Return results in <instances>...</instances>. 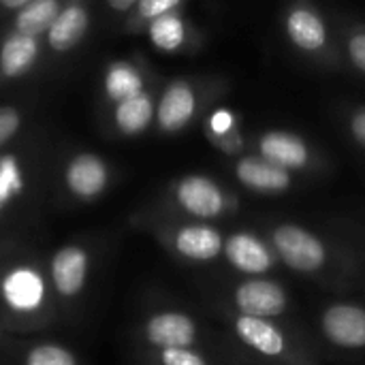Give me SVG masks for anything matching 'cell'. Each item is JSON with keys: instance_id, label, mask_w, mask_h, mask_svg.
Here are the masks:
<instances>
[{"instance_id": "cell-1", "label": "cell", "mask_w": 365, "mask_h": 365, "mask_svg": "<svg viewBox=\"0 0 365 365\" xmlns=\"http://www.w3.org/2000/svg\"><path fill=\"white\" fill-rule=\"evenodd\" d=\"M269 244L278 261L302 276H321L336 265L334 248L321 235L295 222L274 225Z\"/></svg>"}, {"instance_id": "cell-2", "label": "cell", "mask_w": 365, "mask_h": 365, "mask_svg": "<svg viewBox=\"0 0 365 365\" xmlns=\"http://www.w3.org/2000/svg\"><path fill=\"white\" fill-rule=\"evenodd\" d=\"M171 199L180 212L199 222L227 218L237 210V199L233 197V192L214 178L201 173L180 178L171 186Z\"/></svg>"}, {"instance_id": "cell-3", "label": "cell", "mask_w": 365, "mask_h": 365, "mask_svg": "<svg viewBox=\"0 0 365 365\" xmlns=\"http://www.w3.org/2000/svg\"><path fill=\"white\" fill-rule=\"evenodd\" d=\"M231 329L240 344L261 359L280 365H299L304 359L297 351V342H293L287 329L274 321L233 314Z\"/></svg>"}, {"instance_id": "cell-4", "label": "cell", "mask_w": 365, "mask_h": 365, "mask_svg": "<svg viewBox=\"0 0 365 365\" xmlns=\"http://www.w3.org/2000/svg\"><path fill=\"white\" fill-rule=\"evenodd\" d=\"M0 299L9 312L32 317L47 304V280L30 263H17L0 276Z\"/></svg>"}, {"instance_id": "cell-5", "label": "cell", "mask_w": 365, "mask_h": 365, "mask_svg": "<svg viewBox=\"0 0 365 365\" xmlns=\"http://www.w3.org/2000/svg\"><path fill=\"white\" fill-rule=\"evenodd\" d=\"M284 36L289 43L306 56H325L331 47V30L323 13L308 4H291L282 17Z\"/></svg>"}, {"instance_id": "cell-6", "label": "cell", "mask_w": 365, "mask_h": 365, "mask_svg": "<svg viewBox=\"0 0 365 365\" xmlns=\"http://www.w3.org/2000/svg\"><path fill=\"white\" fill-rule=\"evenodd\" d=\"M257 154L263 156L265 160L274 163L276 167L289 171V173H304L312 171L317 167V154L314 148L297 133L282 130V128H272L263 130L255 139Z\"/></svg>"}, {"instance_id": "cell-7", "label": "cell", "mask_w": 365, "mask_h": 365, "mask_svg": "<svg viewBox=\"0 0 365 365\" xmlns=\"http://www.w3.org/2000/svg\"><path fill=\"white\" fill-rule=\"evenodd\" d=\"M235 314L274 321L289 310L287 289L269 278H246L231 295Z\"/></svg>"}, {"instance_id": "cell-8", "label": "cell", "mask_w": 365, "mask_h": 365, "mask_svg": "<svg viewBox=\"0 0 365 365\" xmlns=\"http://www.w3.org/2000/svg\"><path fill=\"white\" fill-rule=\"evenodd\" d=\"M201 94L195 81L173 79L169 81L156 101V126L165 135L184 130L199 113Z\"/></svg>"}, {"instance_id": "cell-9", "label": "cell", "mask_w": 365, "mask_h": 365, "mask_svg": "<svg viewBox=\"0 0 365 365\" xmlns=\"http://www.w3.org/2000/svg\"><path fill=\"white\" fill-rule=\"evenodd\" d=\"M222 259L246 278H265V274L278 263L269 240H263L252 231H235L227 235Z\"/></svg>"}, {"instance_id": "cell-10", "label": "cell", "mask_w": 365, "mask_h": 365, "mask_svg": "<svg viewBox=\"0 0 365 365\" xmlns=\"http://www.w3.org/2000/svg\"><path fill=\"white\" fill-rule=\"evenodd\" d=\"M323 338L342 351H365V308L353 302L327 304L321 312Z\"/></svg>"}, {"instance_id": "cell-11", "label": "cell", "mask_w": 365, "mask_h": 365, "mask_svg": "<svg viewBox=\"0 0 365 365\" xmlns=\"http://www.w3.org/2000/svg\"><path fill=\"white\" fill-rule=\"evenodd\" d=\"M201 338L199 323L180 310H163L148 317L143 323V340L156 351L195 349Z\"/></svg>"}, {"instance_id": "cell-12", "label": "cell", "mask_w": 365, "mask_h": 365, "mask_svg": "<svg viewBox=\"0 0 365 365\" xmlns=\"http://www.w3.org/2000/svg\"><path fill=\"white\" fill-rule=\"evenodd\" d=\"M171 250L190 263H212L222 257L225 237L207 222H184L167 233Z\"/></svg>"}, {"instance_id": "cell-13", "label": "cell", "mask_w": 365, "mask_h": 365, "mask_svg": "<svg viewBox=\"0 0 365 365\" xmlns=\"http://www.w3.org/2000/svg\"><path fill=\"white\" fill-rule=\"evenodd\" d=\"M88 272H90V255L79 244H66L58 248L49 263L51 287L62 299H73L86 289Z\"/></svg>"}, {"instance_id": "cell-14", "label": "cell", "mask_w": 365, "mask_h": 365, "mask_svg": "<svg viewBox=\"0 0 365 365\" xmlns=\"http://www.w3.org/2000/svg\"><path fill=\"white\" fill-rule=\"evenodd\" d=\"M109 167L94 152L75 154L64 167V186L79 201H92L107 190Z\"/></svg>"}, {"instance_id": "cell-15", "label": "cell", "mask_w": 365, "mask_h": 365, "mask_svg": "<svg viewBox=\"0 0 365 365\" xmlns=\"http://www.w3.org/2000/svg\"><path fill=\"white\" fill-rule=\"evenodd\" d=\"M233 175L235 180L259 195H280L293 188L295 184V175L276 167L274 163L265 160L263 156L255 154H242L235 160L233 167Z\"/></svg>"}, {"instance_id": "cell-16", "label": "cell", "mask_w": 365, "mask_h": 365, "mask_svg": "<svg viewBox=\"0 0 365 365\" xmlns=\"http://www.w3.org/2000/svg\"><path fill=\"white\" fill-rule=\"evenodd\" d=\"M90 26V13L88 6L81 2H68L62 6V11L58 13L56 21L51 24L47 36V45L58 51L64 53L68 49H73L88 32Z\"/></svg>"}, {"instance_id": "cell-17", "label": "cell", "mask_w": 365, "mask_h": 365, "mask_svg": "<svg viewBox=\"0 0 365 365\" xmlns=\"http://www.w3.org/2000/svg\"><path fill=\"white\" fill-rule=\"evenodd\" d=\"M38 58V38L11 32L0 43V75L15 79L26 75Z\"/></svg>"}, {"instance_id": "cell-18", "label": "cell", "mask_w": 365, "mask_h": 365, "mask_svg": "<svg viewBox=\"0 0 365 365\" xmlns=\"http://www.w3.org/2000/svg\"><path fill=\"white\" fill-rule=\"evenodd\" d=\"M154 120H156V101L148 90L113 107V124L118 133L124 137L141 135L143 130L150 128Z\"/></svg>"}, {"instance_id": "cell-19", "label": "cell", "mask_w": 365, "mask_h": 365, "mask_svg": "<svg viewBox=\"0 0 365 365\" xmlns=\"http://www.w3.org/2000/svg\"><path fill=\"white\" fill-rule=\"evenodd\" d=\"M103 90H105V96L113 105H118L126 98H133V96L145 92V79L137 64L118 60L107 66V71L103 75Z\"/></svg>"}, {"instance_id": "cell-20", "label": "cell", "mask_w": 365, "mask_h": 365, "mask_svg": "<svg viewBox=\"0 0 365 365\" xmlns=\"http://www.w3.org/2000/svg\"><path fill=\"white\" fill-rule=\"evenodd\" d=\"M62 6L64 4L58 0H28V4L13 15V30L38 38L49 32Z\"/></svg>"}, {"instance_id": "cell-21", "label": "cell", "mask_w": 365, "mask_h": 365, "mask_svg": "<svg viewBox=\"0 0 365 365\" xmlns=\"http://www.w3.org/2000/svg\"><path fill=\"white\" fill-rule=\"evenodd\" d=\"M182 11V9H180ZM180 11L167 13L148 24V36L152 45L160 51L175 53L188 43V21Z\"/></svg>"}, {"instance_id": "cell-22", "label": "cell", "mask_w": 365, "mask_h": 365, "mask_svg": "<svg viewBox=\"0 0 365 365\" xmlns=\"http://www.w3.org/2000/svg\"><path fill=\"white\" fill-rule=\"evenodd\" d=\"M207 135L225 154H240L244 150V139L240 135L237 118L231 109L218 107L207 118Z\"/></svg>"}, {"instance_id": "cell-23", "label": "cell", "mask_w": 365, "mask_h": 365, "mask_svg": "<svg viewBox=\"0 0 365 365\" xmlns=\"http://www.w3.org/2000/svg\"><path fill=\"white\" fill-rule=\"evenodd\" d=\"M24 365H79L77 364V357L60 346V344H51V342H45V344H36L32 349H28L26 357H24Z\"/></svg>"}, {"instance_id": "cell-24", "label": "cell", "mask_w": 365, "mask_h": 365, "mask_svg": "<svg viewBox=\"0 0 365 365\" xmlns=\"http://www.w3.org/2000/svg\"><path fill=\"white\" fill-rule=\"evenodd\" d=\"M24 178L21 169L17 165V158L13 156H2L0 158V212L21 192Z\"/></svg>"}, {"instance_id": "cell-25", "label": "cell", "mask_w": 365, "mask_h": 365, "mask_svg": "<svg viewBox=\"0 0 365 365\" xmlns=\"http://www.w3.org/2000/svg\"><path fill=\"white\" fill-rule=\"evenodd\" d=\"M184 6L182 0H139L137 9H135V17L137 21H143L145 26L167 13L180 11Z\"/></svg>"}, {"instance_id": "cell-26", "label": "cell", "mask_w": 365, "mask_h": 365, "mask_svg": "<svg viewBox=\"0 0 365 365\" xmlns=\"http://www.w3.org/2000/svg\"><path fill=\"white\" fill-rule=\"evenodd\" d=\"M344 51L349 62L365 75V26H353L344 36Z\"/></svg>"}, {"instance_id": "cell-27", "label": "cell", "mask_w": 365, "mask_h": 365, "mask_svg": "<svg viewBox=\"0 0 365 365\" xmlns=\"http://www.w3.org/2000/svg\"><path fill=\"white\" fill-rule=\"evenodd\" d=\"M158 365H210L207 357L197 349H167L156 351Z\"/></svg>"}, {"instance_id": "cell-28", "label": "cell", "mask_w": 365, "mask_h": 365, "mask_svg": "<svg viewBox=\"0 0 365 365\" xmlns=\"http://www.w3.org/2000/svg\"><path fill=\"white\" fill-rule=\"evenodd\" d=\"M21 126V113L17 107H0V148L11 141Z\"/></svg>"}, {"instance_id": "cell-29", "label": "cell", "mask_w": 365, "mask_h": 365, "mask_svg": "<svg viewBox=\"0 0 365 365\" xmlns=\"http://www.w3.org/2000/svg\"><path fill=\"white\" fill-rule=\"evenodd\" d=\"M346 128H349V135L351 139L365 150V105L359 107H353L346 115Z\"/></svg>"}, {"instance_id": "cell-30", "label": "cell", "mask_w": 365, "mask_h": 365, "mask_svg": "<svg viewBox=\"0 0 365 365\" xmlns=\"http://www.w3.org/2000/svg\"><path fill=\"white\" fill-rule=\"evenodd\" d=\"M137 2H139V0H109L107 6H109L111 11L128 13V11H135V9H137Z\"/></svg>"}, {"instance_id": "cell-31", "label": "cell", "mask_w": 365, "mask_h": 365, "mask_svg": "<svg viewBox=\"0 0 365 365\" xmlns=\"http://www.w3.org/2000/svg\"><path fill=\"white\" fill-rule=\"evenodd\" d=\"M26 4H28V0H0V9L2 11H11V13L21 11Z\"/></svg>"}, {"instance_id": "cell-32", "label": "cell", "mask_w": 365, "mask_h": 365, "mask_svg": "<svg viewBox=\"0 0 365 365\" xmlns=\"http://www.w3.org/2000/svg\"><path fill=\"white\" fill-rule=\"evenodd\" d=\"M0 331H2V329H0Z\"/></svg>"}]
</instances>
